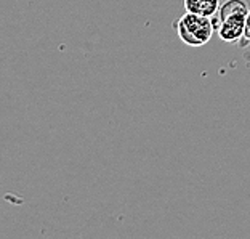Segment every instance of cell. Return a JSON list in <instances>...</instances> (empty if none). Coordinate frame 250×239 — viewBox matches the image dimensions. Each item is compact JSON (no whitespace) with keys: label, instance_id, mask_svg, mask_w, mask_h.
<instances>
[{"label":"cell","instance_id":"2","mask_svg":"<svg viewBox=\"0 0 250 239\" xmlns=\"http://www.w3.org/2000/svg\"><path fill=\"white\" fill-rule=\"evenodd\" d=\"M177 34L180 41L189 45V47H202L212 39L215 32L213 20L208 16L196 15V13H186L175 21Z\"/></svg>","mask_w":250,"mask_h":239},{"label":"cell","instance_id":"1","mask_svg":"<svg viewBox=\"0 0 250 239\" xmlns=\"http://www.w3.org/2000/svg\"><path fill=\"white\" fill-rule=\"evenodd\" d=\"M250 7L246 0H226L213 16L215 31L223 42H239L246 31Z\"/></svg>","mask_w":250,"mask_h":239},{"label":"cell","instance_id":"3","mask_svg":"<svg viewBox=\"0 0 250 239\" xmlns=\"http://www.w3.org/2000/svg\"><path fill=\"white\" fill-rule=\"evenodd\" d=\"M220 0H185V8L189 13L213 18L220 10Z\"/></svg>","mask_w":250,"mask_h":239},{"label":"cell","instance_id":"4","mask_svg":"<svg viewBox=\"0 0 250 239\" xmlns=\"http://www.w3.org/2000/svg\"><path fill=\"white\" fill-rule=\"evenodd\" d=\"M250 45V11L247 15V21H246V31H244V37L239 41V47L246 48Z\"/></svg>","mask_w":250,"mask_h":239}]
</instances>
